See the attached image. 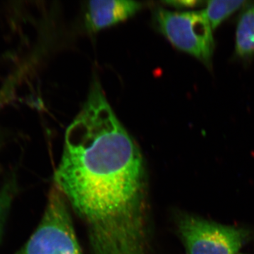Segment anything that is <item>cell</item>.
<instances>
[{"label": "cell", "instance_id": "obj_2", "mask_svg": "<svg viewBox=\"0 0 254 254\" xmlns=\"http://www.w3.org/2000/svg\"><path fill=\"white\" fill-rule=\"evenodd\" d=\"M154 22L175 48L212 68L215 41L204 10L180 12L160 8L155 11Z\"/></svg>", "mask_w": 254, "mask_h": 254}, {"label": "cell", "instance_id": "obj_3", "mask_svg": "<svg viewBox=\"0 0 254 254\" xmlns=\"http://www.w3.org/2000/svg\"><path fill=\"white\" fill-rule=\"evenodd\" d=\"M16 254H82L67 201L56 187L36 231Z\"/></svg>", "mask_w": 254, "mask_h": 254}, {"label": "cell", "instance_id": "obj_8", "mask_svg": "<svg viewBox=\"0 0 254 254\" xmlns=\"http://www.w3.org/2000/svg\"><path fill=\"white\" fill-rule=\"evenodd\" d=\"M11 190H8L7 187L4 186L3 188H0V233L1 232L6 211L11 203Z\"/></svg>", "mask_w": 254, "mask_h": 254}, {"label": "cell", "instance_id": "obj_1", "mask_svg": "<svg viewBox=\"0 0 254 254\" xmlns=\"http://www.w3.org/2000/svg\"><path fill=\"white\" fill-rule=\"evenodd\" d=\"M54 181L84 222L93 254H148L143 155L98 79L66 129Z\"/></svg>", "mask_w": 254, "mask_h": 254}, {"label": "cell", "instance_id": "obj_4", "mask_svg": "<svg viewBox=\"0 0 254 254\" xmlns=\"http://www.w3.org/2000/svg\"><path fill=\"white\" fill-rule=\"evenodd\" d=\"M177 227L187 254H236L250 235L245 229L188 214L179 217Z\"/></svg>", "mask_w": 254, "mask_h": 254}, {"label": "cell", "instance_id": "obj_5", "mask_svg": "<svg viewBox=\"0 0 254 254\" xmlns=\"http://www.w3.org/2000/svg\"><path fill=\"white\" fill-rule=\"evenodd\" d=\"M141 8V3L134 1H90L86 6L85 26L88 31L95 33L126 21Z\"/></svg>", "mask_w": 254, "mask_h": 254}, {"label": "cell", "instance_id": "obj_6", "mask_svg": "<svg viewBox=\"0 0 254 254\" xmlns=\"http://www.w3.org/2000/svg\"><path fill=\"white\" fill-rule=\"evenodd\" d=\"M235 52L242 58H249L254 55V5L249 6L239 19Z\"/></svg>", "mask_w": 254, "mask_h": 254}, {"label": "cell", "instance_id": "obj_9", "mask_svg": "<svg viewBox=\"0 0 254 254\" xmlns=\"http://www.w3.org/2000/svg\"><path fill=\"white\" fill-rule=\"evenodd\" d=\"M167 4L176 6V7H193L200 4H203V1H167Z\"/></svg>", "mask_w": 254, "mask_h": 254}, {"label": "cell", "instance_id": "obj_7", "mask_svg": "<svg viewBox=\"0 0 254 254\" xmlns=\"http://www.w3.org/2000/svg\"><path fill=\"white\" fill-rule=\"evenodd\" d=\"M247 1L213 0L207 1L204 9L213 31L216 29L227 18L247 4Z\"/></svg>", "mask_w": 254, "mask_h": 254}]
</instances>
